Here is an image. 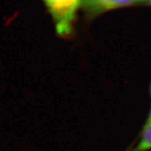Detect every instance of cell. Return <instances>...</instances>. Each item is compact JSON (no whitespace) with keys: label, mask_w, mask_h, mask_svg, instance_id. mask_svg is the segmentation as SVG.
Returning a JSON list of instances; mask_svg holds the SVG:
<instances>
[{"label":"cell","mask_w":151,"mask_h":151,"mask_svg":"<svg viewBox=\"0 0 151 151\" xmlns=\"http://www.w3.org/2000/svg\"><path fill=\"white\" fill-rule=\"evenodd\" d=\"M126 151H135L134 150V149H131V148H130V149H128V150H126Z\"/></svg>","instance_id":"6"},{"label":"cell","mask_w":151,"mask_h":151,"mask_svg":"<svg viewBox=\"0 0 151 151\" xmlns=\"http://www.w3.org/2000/svg\"><path fill=\"white\" fill-rule=\"evenodd\" d=\"M135 151H148L151 150V120H147L139 137Z\"/></svg>","instance_id":"3"},{"label":"cell","mask_w":151,"mask_h":151,"mask_svg":"<svg viewBox=\"0 0 151 151\" xmlns=\"http://www.w3.org/2000/svg\"><path fill=\"white\" fill-rule=\"evenodd\" d=\"M151 90V89H150ZM147 120H151V109H150V113H149V116H148V118Z\"/></svg>","instance_id":"5"},{"label":"cell","mask_w":151,"mask_h":151,"mask_svg":"<svg viewBox=\"0 0 151 151\" xmlns=\"http://www.w3.org/2000/svg\"><path fill=\"white\" fill-rule=\"evenodd\" d=\"M144 4L143 0H90L81 1V8L88 18H93L110 11Z\"/></svg>","instance_id":"2"},{"label":"cell","mask_w":151,"mask_h":151,"mask_svg":"<svg viewBox=\"0 0 151 151\" xmlns=\"http://www.w3.org/2000/svg\"><path fill=\"white\" fill-rule=\"evenodd\" d=\"M144 6H148L151 7V0H149V1H145Z\"/></svg>","instance_id":"4"},{"label":"cell","mask_w":151,"mask_h":151,"mask_svg":"<svg viewBox=\"0 0 151 151\" xmlns=\"http://www.w3.org/2000/svg\"><path fill=\"white\" fill-rule=\"evenodd\" d=\"M81 1L75 0H50L46 5L56 22V29L61 35L71 32V22L74 20L76 13L81 7Z\"/></svg>","instance_id":"1"}]
</instances>
